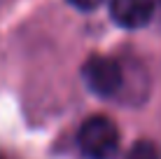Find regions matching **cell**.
Segmentation results:
<instances>
[{"mask_svg":"<svg viewBox=\"0 0 161 159\" xmlns=\"http://www.w3.org/2000/svg\"><path fill=\"white\" fill-rule=\"evenodd\" d=\"M77 143L86 159H114L119 152V131L112 119L103 115L89 117L80 129Z\"/></svg>","mask_w":161,"mask_h":159,"instance_id":"obj_1","label":"cell"},{"mask_svg":"<svg viewBox=\"0 0 161 159\" xmlns=\"http://www.w3.org/2000/svg\"><path fill=\"white\" fill-rule=\"evenodd\" d=\"M84 80L89 89L98 96H114L124 84L121 65L108 56H91L84 63Z\"/></svg>","mask_w":161,"mask_h":159,"instance_id":"obj_2","label":"cell"},{"mask_svg":"<svg viewBox=\"0 0 161 159\" xmlns=\"http://www.w3.org/2000/svg\"><path fill=\"white\" fill-rule=\"evenodd\" d=\"M112 19L124 28H140L152 19L154 3L152 0H112L110 3Z\"/></svg>","mask_w":161,"mask_h":159,"instance_id":"obj_3","label":"cell"},{"mask_svg":"<svg viewBox=\"0 0 161 159\" xmlns=\"http://www.w3.org/2000/svg\"><path fill=\"white\" fill-rule=\"evenodd\" d=\"M126 159H161V155H159V147L152 140H138V143L131 145Z\"/></svg>","mask_w":161,"mask_h":159,"instance_id":"obj_4","label":"cell"},{"mask_svg":"<svg viewBox=\"0 0 161 159\" xmlns=\"http://www.w3.org/2000/svg\"><path fill=\"white\" fill-rule=\"evenodd\" d=\"M73 7H77V9H84V12H91V9H96L98 5L103 3V0H68Z\"/></svg>","mask_w":161,"mask_h":159,"instance_id":"obj_5","label":"cell"}]
</instances>
